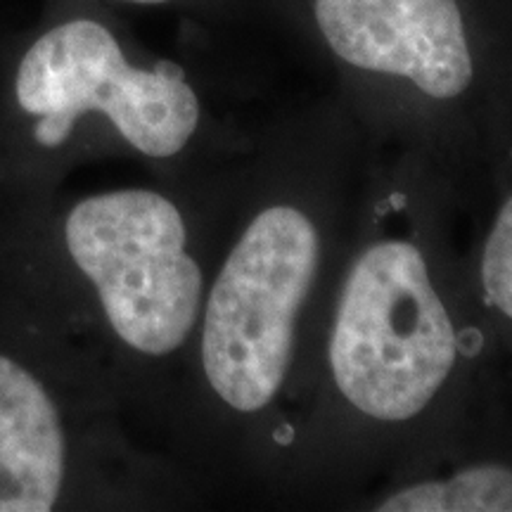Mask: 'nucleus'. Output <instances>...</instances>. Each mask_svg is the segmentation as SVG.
Wrapping results in <instances>:
<instances>
[{"label": "nucleus", "instance_id": "obj_1", "mask_svg": "<svg viewBox=\"0 0 512 512\" xmlns=\"http://www.w3.org/2000/svg\"><path fill=\"white\" fill-rule=\"evenodd\" d=\"M472 221L463 192L425 159L370 150L361 211L294 387L268 503L354 510L512 389L472 290Z\"/></svg>", "mask_w": 512, "mask_h": 512}, {"label": "nucleus", "instance_id": "obj_2", "mask_svg": "<svg viewBox=\"0 0 512 512\" xmlns=\"http://www.w3.org/2000/svg\"><path fill=\"white\" fill-rule=\"evenodd\" d=\"M370 150L349 117L254 133L190 356L221 465L268 503L290 403L342 268Z\"/></svg>", "mask_w": 512, "mask_h": 512}, {"label": "nucleus", "instance_id": "obj_3", "mask_svg": "<svg viewBox=\"0 0 512 512\" xmlns=\"http://www.w3.org/2000/svg\"><path fill=\"white\" fill-rule=\"evenodd\" d=\"M311 12L351 72L408 91L384 150L425 159L477 207L491 126L467 107L479 69L460 0H313Z\"/></svg>", "mask_w": 512, "mask_h": 512}, {"label": "nucleus", "instance_id": "obj_4", "mask_svg": "<svg viewBox=\"0 0 512 512\" xmlns=\"http://www.w3.org/2000/svg\"><path fill=\"white\" fill-rule=\"evenodd\" d=\"M64 245L121 347L147 361L190 354L216 259L195 249L176 197L152 188L86 197L67 214Z\"/></svg>", "mask_w": 512, "mask_h": 512}, {"label": "nucleus", "instance_id": "obj_5", "mask_svg": "<svg viewBox=\"0 0 512 512\" xmlns=\"http://www.w3.org/2000/svg\"><path fill=\"white\" fill-rule=\"evenodd\" d=\"M15 91L19 107L38 117L34 136L43 147L67 143L76 121L95 112L140 157L171 162L195 145L204 119L200 95L176 62L136 67L93 19L38 38L19 62Z\"/></svg>", "mask_w": 512, "mask_h": 512}, {"label": "nucleus", "instance_id": "obj_6", "mask_svg": "<svg viewBox=\"0 0 512 512\" xmlns=\"http://www.w3.org/2000/svg\"><path fill=\"white\" fill-rule=\"evenodd\" d=\"M505 394L384 477L354 510L512 512V415Z\"/></svg>", "mask_w": 512, "mask_h": 512}, {"label": "nucleus", "instance_id": "obj_7", "mask_svg": "<svg viewBox=\"0 0 512 512\" xmlns=\"http://www.w3.org/2000/svg\"><path fill=\"white\" fill-rule=\"evenodd\" d=\"M60 413L41 382L0 356V512H48L64 482Z\"/></svg>", "mask_w": 512, "mask_h": 512}, {"label": "nucleus", "instance_id": "obj_8", "mask_svg": "<svg viewBox=\"0 0 512 512\" xmlns=\"http://www.w3.org/2000/svg\"><path fill=\"white\" fill-rule=\"evenodd\" d=\"M470 278L512 382V117L498 114L486 152L484 195L472 223Z\"/></svg>", "mask_w": 512, "mask_h": 512}, {"label": "nucleus", "instance_id": "obj_9", "mask_svg": "<svg viewBox=\"0 0 512 512\" xmlns=\"http://www.w3.org/2000/svg\"><path fill=\"white\" fill-rule=\"evenodd\" d=\"M124 3H136V5H162V3H169V0H124Z\"/></svg>", "mask_w": 512, "mask_h": 512}]
</instances>
